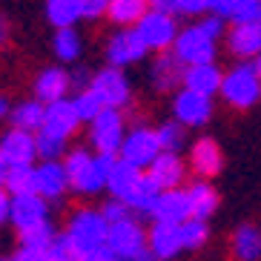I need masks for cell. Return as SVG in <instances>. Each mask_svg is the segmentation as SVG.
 <instances>
[{"mask_svg": "<svg viewBox=\"0 0 261 261\" xmlns=\"http://www.w3.org/2000/svg\"><path fill=\"white\" fill-rule=\"evenodd\" d=\"M63 236L69 238L72 250L77 255H84L86 250H92V247H100L107 244L109 238V221L103 218L100 210H77L75 215L69 218L66 224V232Z\"/></svg>", "mask_w": 261, "mask_h": 261, "instance_id": "3", "label": "cell"}, {"mask_svg": "<svg viewBox=\"0 0 261 261\" xmlns=\"http://www.w3.org/2000/svg\"><path fill=\"white\" fill-rule=\"evenodd\" d=\"M0 261H17V258H15V255H12V258H0Z\"/></svg>", "mask_w": 261, "mask_h": 261, "instance_id": "50", "label": "cell"}, {"mask_svg": "<svg viewBox=\"0 0 261 261\" xmlns=\"http://www.w3.org/2000/svg\"><path fill=\"white\" fill-rule=\"evenodd\" d=\"M35 141H38V158L43 161H61L63 155L69 152L66 149V141L58 138V135H49V132H35Z\"/></svg>", "mask_w": 261, "mask_h": 261, "instance_id": "36", "label": "cell"}, {"mask_svg": "<svg viewBox=\"0 0 261 261\" xmlns=\"http://www.w3.org/2000/svg\"><path fill=\"white\" fill-rule=\"evenodd\" d=\"M132 261H164V258H161V255H155L152 250H149V247H146L144 253H141L138 258H132Z\"/></svg>", "mask_w": 261, "mask_h": 261, "instance_id": "46", "label": "cell"}, {"mask_svg": "<svg viewBox=\"0 0 261 261\" xmlns=\"http://www.w3.org/2000/svg\"><path fill=\"white\" fill-rule=\"evenodd\" d=\"M46 20L55 29H66L84 20L81 15V3L77 0H46Z\"/></svg>", "mask_w": 261, "mask_h": 261, "instance_id": "30", "label": "cell"}, {"mask_svg": "<svg viewBox=\"0 0 261 261\" xmlns=\"http://www.w3.org/2000/svg\"><path fill=\"white\" fill-rule=\"evenodd\" d=\"M138 35L144 38L146 49L149 52H167V49H172V43H175L178 38V23H175V15L172 12H164V9H152L149 6V12H146L144 17L138 20Z\"/></svg>", "mask_w": 261, "mask_h": 261, "instance_id": "4", "label": "cell"}, {"mask_svg": "<svg viewBox=\"0 0 261 261\" xmlns=\"http://www.w3.org/2000/svg\"><path fill=\"white\" fill-rule=\"evenodd\" d=\"M58 238V230L52 227V221H43L38 227H29V230L17 232V247L20 250H46Z\"/></svg>", "mask_w": 261, "mask_h": 261, "instance_id": "31", "label": "cell"}, {"mask_svg": "<svg viewBox=\"0 0 261 261\" xmlns=\"http://www.w3.org/2000/svg\"><path fill=\"white\" fill-rule=\"evenodd\" d=\"M72 103H75V112H77V118H81V123H92L95 118H98V112L103 109L100 98L92 92V89H81V92H75Z\"/></svg>", "mask_w": 261, "mask_h": 261, "instance_id": "35", "label": "cell"}, {"mask_svg": "<svg viewBox=\"0 0 261 261\" xmlns=\"http://www.w3.org/2000/svg\"><path fill=\"white\" fill-rule=\"evenodd\" d=\"M155 221H172V224H184L187 218H192L190 210V198H187V190H161L158 201H155L152 210Z\"/></svg>", "mask_w": 261, "mask_h": 261, "instance_id": "22", "label": "cell"}, {"mask_svg": "<svg viewBox=\"0 0 261 261\" xmlns=\"http://www.w3.org/2000/svg\"><path fill=\"white\" fill-rule=\"evenodd\" d=\"M184 63L175 58L172 49L167 52H155L149 63V84L155 92H175L178 86H184Z\"/></svg>", "mask_w": 261, "mask_h": 261, "instance_id": "13", "label": "cell"}, {"mask_svg": "<svg viewBox=\"0 0 261 261\" xmlns=\"http://www.w3.org/2000/svg\"><path fill=\"white\" fill-rule=\"evenodd\" d=\"M215 46H218V40L210 38L198 23H192L178 32L175 43H172V52H175V58L184 66H195V63L215 61Z\"/></svg>", "mask_w": 261, "mask_h": 261, "instance_id": "6", "label": "cell"}, {"mask_svg": "<svg viewBox=\"0 0 261 261\" xmlns=\"http://www.w3.org/2000/svg\"><path fill=\"white\" fill-rule=\"evenodd\" d=\"M236 3H238V0H210V12H213V15H221V17H227V20H230V15H232V9H236Z\"/></svg>", "mask_w": 261, "mask_h": 261, "instance_id": "43", "label": "cell"}, {"mask_svg": "<svg viewBox=\"0 0 261 261\" xmlns=\"http://www.w3.org/2000/svg\"><path fill=\"white\" fill-rule=\"evenodd\" d=\"M6 175H9V161L0 155V187L6 184Z\"/></svg>", "mask_w": 261, "mask_h": 261, "instance_id": "47", "label": "cell"}, {"mask_svg": "<svg viewBox=\"0 0 261 261\" xmlns=\"http://www.w3.org/2000/svg\"><path fill=\"white\" fill-rule=\"evenodd\" d=\"M52 52L58 58V63H75L81 61V52H84V38L75 26H66V29H55L52 35Z\"/></svg>", "mask_w": 261, "mask_h": 261, "instance_id": "27", "label": "cell"}, {"mask_svg": "<svg viewBox=\"0 0 261 261\" xmlns=\"http://www.w3.org/2000/svg\"><path fill=\"white\" fill-rule=\"evenodd\" d=\"M141 178H144V169L135 167V164H129V161H123V158H118L115 169H112V175H109L107 190H109V195H112V198L126 201L132 192L138 190Z\"/></svg>", "mask_w": 261, "mask_h": 261, "instance_id": "24", "label": "cell"}, {"mask_svg": "<svg viewBox=\"0 0 261 261\" xmlns=\"http://www.w3.org/2000/svg\"><path fill=\"white\" fill-rule=\"evenodd\" d=\"M187 169L190 167L178 152H161L146 167V175L158 184V190H178L187 181Z\"/></svg>", "mask_w": 261, "mask_h": 261, "instance_id": "17", "label": "cell"}, {"mask_svg": "<svg viewBox=\"0 0 261 261\" xmlns=\"http://www.w3.org/2000/svg\"><path fill=\"white\" fill-rule=\"evenodd\" d=\"M187 167L195 172V178H215L224 169V152L215 138H195L190 144V155H187Z\"/></svg>", "mask_w": 261, "mask_h": 261, "instance_id": "12", "label": "cell"}, {"mask_svg": "<svg viewBox=\"0 0 261 261\" xmlns=\"http://www.w3.org/2000/svg\"><path fill=\"white\" fill-rule=\"evenodd\" d=\"M161 152L164 149H161V144H158V132L144 126V123H138V126H132V129L123 135V144H121V152L118 155H121L123 161L146 169Z\"/></svg>", "mask_w": 261, "mask_h": 261, "instance_id": "8", "label": "cell"}, {"mask_svg": "<svg viewBox=\"0 0 261 261\" xmlns=\"http://www.w3.org/2000/svg\"><path fill=\"white\" fill-rule=\"evenodd\" d=\"M123 115L115 107H103L92 123H89V141H92L95 152H121L123 144Z\"/></svg>", "mask_w": 261, "mask_h": 261, "instance_id": "7", "label": "cell"}, {"mask_svg": "<svg viewBox=\"0 0 261 261\" xmlns=\"http://www.w3.org/2000/svg\"><path fill=\"white\" fill-rule=\"evenodd\" d=\"M0 155L9 161V167L35 164V158H38V141H35V132L12 126V129L0 138Z\"/></svg>", "mask_w": 261, "mask_h": 261, "instance_id": "16", "label": "cell"}, {"mask_svg": "<svg viewBox=\"0 0 261 261\" xmlns=\"http://www.w3.org/2000/svg\"><path fill=\"white\" fill-rule=\"evenodd\" d=\"M107 244L115 250V255L121 261H132L138 258L141 253H144L146 247V230L141 227L138 215H132V218H123V221L118 224H109V238Z\"/></svg>", "mask_w": 261, "mask_h": 261, "instance_id": "9", "label": "cell"}, {"mask_svg": "<svg viewBox=\"0 0 261 261\" xmlns=\"http://www.w3.org/2000/svg\"><path fill=\"white\" fill-rule=\"evenodd\" d=\"M118 164L115 152H89L84 146L69 149L63 155V167H66V175H69V187L81 195H95V192L107 190L109 175Z\"/></svg>", "mask_w": 261, "mask_h": 261, "instance_id": "1", "label": "cell"}, {"mask_svg": "<svg viewBox=\"0 0 261 261\" xmlns=\"http://www.w3.org/2000/svg\"><path fill=\"white\" fill-rule=\"evenodd\" d=\"M184 190H187V198H190L192 218H204V221H207L210 215L218 210V204H221L218 192H215L213 184H210V181H204V178H195V181H190Z\"/></svg>", "mask_w": 261, "mask_h": 261, "instance_id": "25", "label": "cell"}, {"mask_svg": "<svg viewBox=\"0 0 261 261\" xmlns=\"http://www.w3.org/2000/svg\"><path fill=\"white\" fill-rule=\"evenodd\" d=\"M253 63H255V69H258V75H261V55H258V58H255Z\"/></svg>", "mask_w": 261, "mask_h": 261, "instance_id": "49", "label": "cell"}, {"mask_svg": "<svg viewBox=\"0 0 261 261\" xmlns=\"http://www.w3.org/2000/svg\"><path fill=\"white\" fill-rule=\"evenodd\" d=\"M3 190L9 195H23V192H35V167L32 164H20V167H9L6 184Z\"/></svg>", "mask_w": 261, "mask_h": 261, "instance_id": "32", "label": "cell"}, {"mask_svg": "<svg viewBox=\"0 0 261 261\" xmlns=\"http://www.w3.org/2000/svg\"><path fill=\"white\" fill-rule=\"evenodd\" d=\"M146 52H149V49H146L144 38L138 35L135 26H132V29L115 32V35L107 40V46H103L107 63H109V66H118V69H126V66H132V63L144 61Z\"/></svg>", "mask_w": 261, "mask_h": 261, "instance_id": "10", "label": "cell"}, {"mask_svg": "<svg viewBox=\"0 0 261 261\" xmlns=\"http://www.w3.org/2000/svg\"><path fill=\"white\" fill-rule=\"evenodd\" d=\"M198 26L204 32H207L213 40H221L224 35H227V17L221 15H213V12H207V15H201L198 17Z\"/></svg>", "mask_w": 261, "mask_h": 261, "instance_id": "38", "label": "cell"}, {"mask_svg": "<svg viewBox=\"0 0 261 261\" xmlns=\"http://www.w3.org/2000/svg\"><path fill=\"white\" fill-rule=\"evenodd\" d=\"M49 221V201L38 192H23V195H12V224L15 230H29L38 224Z\"/></svg>", "mask_w": 261, "mask_h": 261, "instance_id": "14", "label": "cell"}, {"mask_svg": "<svg viewBox=\"0 0 261 261\" xmlns=\"http://www.w3.org/2000/svg\"><path fill=\"white\" fill-rule=\"evenodd\" d=\"M181 241H184V250H201V247L210 241V227L204 218H187L181 224Z\"/></svg>", "mask_w": 261, "mask_h": 261, "instance_id": "33", "label": "cell"}, {"mask_svg": "<svg viewBox=\"0 0 261 261\" xmlns=\"http://www.w3.org/2000/svg\"><path fill=\"white\" fill-rule=\"evenodd\" d=\"M158 144L164 152H181V146L187 144V126L178 121H167L158 126Z\"/></svg>", "mask_w": 261, "mask_h": 261, "instance_id": "34", "label": "cell"}, {"mask_svg": "<svg viewBox=\"0 0 261 261\" xmlns=\"http://www.w3.org/2000/svg\"><path fill=\"white\" fill-rule=\"evenodd\" d=\"M12 221V195L0 187V224Z\"/></svg>", "mask_w": 261, "mask_h": 261, "instance_id": "44", "label": "cell"}, {"mask_svg": "<svg viewBox=\"0 0 261 261\" xmlns=\"http://www.w3.org/2000/svg\"><path fill=\"white\" fill-rule=\"evenodd\" d=\"M230 23H261V0H238Z\"/></svg>", "mask_w": 261, "mask_h": 261, "instance_id": "37", "label": "cell"}, {"mask_svg": "<svg viewBox=\"0 0 261 261\" xmlns=\"http://www.w3.org/2000/svg\"><path fill=\"white\" fill-rule=\"evenodd\" d=\"M224 38L238 61H255L261 55V23H232Z\"/></svg>", "mask_w": 261, "mask_h": 261, "instance_id": "21", "label": "cell"}, {"mask_svg": "<svg viewBox=\"0 0 261 261\" xmlns=\"http://www.w3.org/2000/svg\"><path fill=\"white\" fill-rule=\"evenodd\" d=\"M77 3H81L84 20H98V17L107 15V9H109V0H77Z\"/></svg>", "mask_w": 261, "mask_h": 261, "instance_id": "40", "label": "cell"}, {"mask_svg": "<svg viewBox=\"0 0 261 261\" xmlns=\"http://www.w3.org/2000/svg\"><path fill=\"white\" fill-rule=\"evenodd\" d=\"M77 261H121L115 255V250L109 244H100V247H92V250H86L84 255H77Z\"/></svg>", "mask_w": 261, "mask_h": 261, "instance_id": "41", "label": "cell"}, {"mask_svg": "<svg viewBox=\"0 0 261 261\" xmlns=\"http://www.w3.org/2000/svg\"><path fill=\"white\" fill-rule=\"evenodd\" d=\"M9 112H12V107H9V100L3 98V95H0V121H6Z\"/></svg>", "mask_w": 261, "mask_h": 261, "instance_id": "48", "label": "cell"}, {"mask_svg": "<svg viewBox=\"0 0 261 261\" xmlns=\"http://www.w3.org/2000/svg\"><path fill=\"white\" fill-rule=\"evenodd\" d=\"M224 103L232 109H250L261 100V75L253 61H238L230 72H224L221 92Z\"/></svg>", "mask_w": 261, "mask_h": 261, "instance_id": "2", "label": "cell"}, {"mask_svg": "<svg viewBox=\"0 0 261 261\" xmlns=\"http://www.w3.org/2000/svg\"><path fill=\"white\" fill-rule=\"evenodd\" d=\"M69 77H72V89H75V92H81V89H89V84H92V72L86 69V66H77V69H72Z\"/></svg>", "mask_w": 261, "mask_h": 261, "instance_id": "42", "label": "cell"}, {"mask_svg": "<svg viewBox=\"0 0 261 261\" xmlns=\"http://www.w3.org/2000/svg\"><path fill=\"white\" fill-rule=\"evenodd\" d=\"M103 218H107L109 224H118V221H123V218H132V210H129V204H123V201H118V198H109L107 204H103Z\"/></svg>", "mask_w": 261, "mask_h": 261, "instance_id": "39", "label": "cell"}, {"mask_svg": "<svg viewBox=\"0 0 261 261\" xmlns=\"http://www.w3.org/2000/svg\"><path fill=\"white\" fill-rule=\"evenodd\" d=\"M172 115H175L178 123L192 126V129H195V126H204V123L213 118V98L181 86V89L172 95Z\"/></svg>", "mask_w": 261, "mask_h": 261, "instance_id": "11", "label": "cell"}, {"mask_svg": "<svg viewBox=\"0 0 261 261\" xmlns=\"http://www.w3.org/2000/svg\"><path fill=\"white\" fill-rule=\"evenodd\" d=\"M221 81H224V72L218 69V63L210 61V63H195V66H187L184 69V86L192 89V92H201V95H215L221 92Z\"/></svg>", "mask_w": 261, "mask_h": 261, "instance_id": "23", "label": "cell"}, {"mask_svg": "<svg viewBox=\"0 0 261 261\" xmlns=\"http://www.w3.org/2000/svg\"><path fill=\"white\" fill-rule=\"evenodd\" d=\"M43 118H46V103H40L38 98L35 100H20V103L12 107V112H9L12 126H17V129H29V132H40Z\"/></svg>", "mask_w": 261, "mask_h": 261, "instance_id": "29", "label": "cell"}, {"mask_svg": "<svg viewBox=\"0 0 261 261\" xmlns=\"http://www.w3.org/2000/svg\"><path fill=\"white\" fill-rule=\"evenodd\" d=\"M146 244L155 255H161L164 261L178 258V253H184V241H181V224L172 221H155L146 232Z\"/></svg>", "mask_w": 261, "mask_h": 261, "instance_id": "20", "label": "cell"}, {"mask_svg": "<svg viewBox=\"0 0 261 261\" xmlns=\"http://www.w3.org/2000/svg\"><path fill=\"white\" fill-rule=\"evenodd\" d=\"M32 92L40 103H55L61 98H69L72 92V77H69V69L63 66H46L40 69L35 84H32Z\"/></svg>", "mask_w": 261, "mask_h": 261, "instance_id": "15", "label": "cell"}, {"mask_svg": "<svg viewBox=\"0 0 261 261\" xmlns=\"http://www.w3.org/2000/svg\"><path fill=\"white\" fill-rule=\"evenodd\" d=\"M9 35H12V23H9L6 15H0V46H6Z\"/></svg>", "mask_w": 261, "mask_h": 261, "instance_id": "45", "label": "cell"}, {"mask_svg": "<svg viewBox=\"0 0 261 261\" xmlns=\"http://www.w3.org/2000/svg\"><path fill=\"white\" fill-rule=\"evenodd\" d=\"M89 89L100 98L103 107L123 109L132 103V84H129V77H126V72L118 69V66H109V63L92 75Z\"/></svg>", "mask_w": 261, "mask_h": 261, "instance_id": "5", "label": "cell"}, {"mask_svg": "<svg viewBox=\"0 0 261 261\" xmlns=\"http://www.w3.org/2000/svg\"><path fill=\"white\" fill-rule=\"evenodd\" d=\"M66 190H72V187L63 161H43L40 167H35V192L38 195H43L46 201H61Z\"/></svg>", "mask_w": 261, "mask_h": 261, "instance_id": "19", "label": "cell"}, {"mask_svg": "<svg viewBox=\"0 0 261 261\" xmlns=\"http://www.w3.org/2000/svg\"><path fill=\"white\" fill-rule=\"evenodd\" d=\"M232 255L236 261H258L261 258V230L253 224H241L232 232Z\"/></svg>", "mask_w": 261, "mask_h": 261, "instance_id": "28", "label": "cell"}, {"mask_svg": "<svg viewBox=\"0 0 261 261\" xmlns=\"http://www.w3.org/2000/svg\"><path fill=\"white\" fill-rule=\"evenodd\" d=\"M149 6H152L149 0H109L107 17L115 26L132 29V26H138V20L149 12Z\"/></svg>", "mask_w": 261, "mask_h": 261, "instance_id": "26", "label": "cell"}, {"mask_svg": "<svg viewBox=\"0 0 261 261\" xmlns=\"http://www.w3.org/2000/svg\"><path fill=\"white\" fill-rule=\"evenodd\" d=\"M77 126H81V118L75 112L72 98H61V100H55V103H46V118H43V126H40L43 132L69 141L77 132Z\"/></svg>", "mask_w": 261, "mask_h": 261, "instance_id": "18", "label": "cell"}]
</instances>
